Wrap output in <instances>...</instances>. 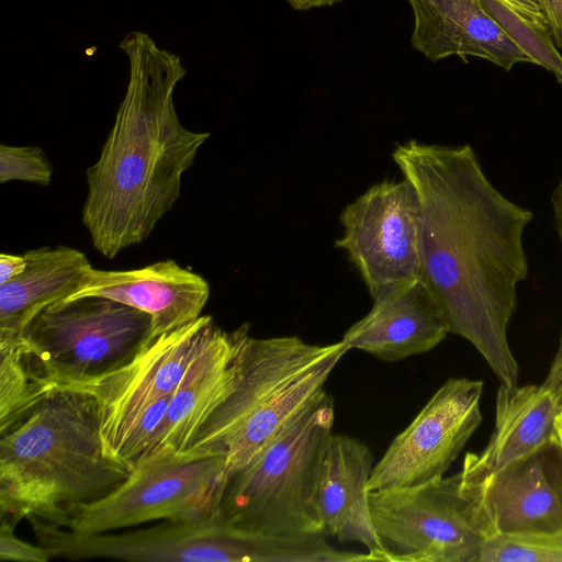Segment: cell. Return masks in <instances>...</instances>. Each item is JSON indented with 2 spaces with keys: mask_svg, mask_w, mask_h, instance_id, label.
Here are the masks:
<instances>
[{
  "mask_svg": "<svg viewBox=\"0 0 562 562\" xmlns=\"http://www.w3.org/2000/svg\"><path fill=\"white\" fill-rule=\"evenodd\" d=\"M554 224L562 244V180L552 195Z\"/></svg>",
  "mask_w": 562,
  "mask_h": 562,
  "instance_id": "cell-30",
  "label": "cell"
},
{
  "mask_svg": "<svg viewBox=\"0 0 562 562\" xmlns=\"http://www.w3.org/2000/svg\"><path fill=\"white\" fill-rule=\"evenodd\" d=\"M50 558L114 559L139 562H300L301 537L246 531L218 514L192 520H162L123 532L83 535L37 518L29 519Z\"/></svg>",
  "mask_w": 562,
  "mask_h": 562,
  "instance_id": "cell-6",
  "label": "cell"
},
{
  "mask_svg": "<svg viewBox=\"0 0 562 562\" xmlns=\"http://www.w3.org/2000/svg\"><path fill=\"white\" fill-rule=\"evenodd\" d=\"M495 404V425L486 447L480 453H467L459 472L465 486L479 485L555 439L559 400L543 384H501Z\"/></svg>",
  "mask_w": 562,
  "mask_h": 562,
  "instance_id": "cell-19",
  "label": "cell"
},
{
  "mask_svg": "<svg viewBox=\"0 0 562 562\" xmlns=\"http://www.w3.org/2000/svg\"><path fill=\"white\" fill-rule=\"evenodd\" d=\"M560 408L562 407V391L558 396Z\"/></svg>",
  "mask_w": 562,
  "mask_h": 562,
  "instance_id": "cell-33",
  "label": "cell"
},
{
  "mask_svg": "<svg viewBox=\"0 0 562 562\" xmlns=\"http://www.w3.org/2000/svg\"><path fill=\"white\" fill-rule=\"evenodd\" d=\"M150 333L147 313L110 299L86 296L49 305L23 336L57 386H70L127 362Z\"/></svg>",
  "mask_w": 562,
  "mask_h": 562,
  "instance_id": "cell-9",
  "label": "cell"
},
{
  "mask_svg": "<svg viewBox=\"0 0 562 562\" xmlns=\"http://www.w3.org/2000/svg\"><path fill=\"white\" fill-rule=\"evenodd\" d=\"M344 341L312 345L297 336L246 338L237 383L188 450L225 457L226 480L325 391Z\"/></svg>",
  "mask_w": 562,
  "mask_h": 562,
  "instance_id": "cell-4",
  "label": "cell"
},
{
  "mask_svg": "<svg viewBox=\"0 0 562 562\" xmlns=\"http://www.w3.org/2000/svg\"><path fill=\"white\" fill-rule=\"evenodd\" d=\"M20 520L0 515V559L16 562H47L52 559L40 544L33 546L15 536V526Z\"/></svg>",
  "mask_w": 562,
  "mask_h": 562,
  "instance_id": "cell-25",
  "label": "cell"
},
{
  "mask_svg": "<svg viewBox=\"0 0 562 562\" xmlns=\"http://www.w3.org/2000/svg\"><path fill=\"white\" fill-rule=\"evenodd\" d=\"M130 78L98 160L87 169L81 218L91 243L112 259L144 241L176 204L183 173L210 137L184 127L173 91L186 76L178 55L146 33L125 35Z\"/></svg>",
  "mask_w": 562,
  "mask_h": 562,
  "instance_id": "cell-2",
  "label": "cell"
},
{
  "mask_svg": "<svg viewBox=\"0 0 562 562\" xmlns=\"http://www.w3.org/2000/svg\"><path fill=\"white\" fill-rule=\"evenodd\" d=\"M53 166L38 146L0 145V183L9 181L48 186Z\"/></svg>",
  "mask_w": 562,
  "mask_h": 562,
  "instance_id": "cell-24",
  "label": "cell"
},
{
  "mask_svg": "<svg viewBox=\"0 0 562 562\" xmlns=\"http://www.w3.org/2000/svg\"><path fill=\"white\" fill-rule=\"evenodd\" d=\"M56 387L23 335L0 336V435L22 423Z\"/></svg>",
  "mask_w": 562,
  "mask_h": 562,
  "instance_id": "cell-21",
  "label": "cell"
},
{
  "mask_svg": "<svg viewBox=\"0 0 562 562\" xmlns=\"http://www.w3.org/2000/svg\"><path fill=\"white\" fill-rule=\"evenodd\" d=\"M373 467V456L364 443L331 434L323 451L314 494L324 532L339 541L362 543L370 561L379 551L367 487Z\"/></svg>",
  "mask_w": 562,
  "mask_h": 562,
  "instance_id": "cell-18",
  "label": "cell"
},
{
  "mask_svg": "<svg viewBox=\"0 0 562 562\" xmlns=\"http://www.w3.org/2000/svg\"><path fill=\"white\" fill-rule=\"evenodd\" d=\"M487 12L532 60L552 72L562 85V55L547 27L521 18L498 0H482Z\"/></svg>",
  "mask_w": 562,
  "mask_h": 562,
  "instance_id": "cell-22",
  "label": "cell"
},
{
  "mask_svg": "<svg viewBox=\"0 0 562 562\" xmlns=\"http://www.w3.org/2000/svg\"><path fill=\"white\" fill-rule=\"evenodd\" d=\"M23 255L24 272L0 284V336L23 335L43 310L71 296L92 268L82 251L67 246Z\"/></svg>",
  "mask_w": 562,
  "mask_h": 562,
  "instance_id": "cell-20",
  "label": "cell"
},
{
  "mask_svg": "<svg viewBox=\"0 0 562 562\" xmlns=\"http://www.w3.org/2000/svg\"><path fill=\"white\" fill-rule=\"evenodd\" d=\"M218 328L212 316L201 315L149 339L119 368L69 386L94 397L100 435L112 459L121 439L145 409L159 397L173 394Z\"/></svg>",
  "mask_w": 562,
  "mask_h": 562,
  "instance_id": "cell-11",
  "label": "cell"
},
{
  "mask_svg": "<svg viewBox=\"0 0 562 562\" xmlns=\"http://www.w3.org/2000/svg\"><path fill=\"white\" fill-rule=\"evenodd\" d=\"M448 334L439 306L418 279L373 299L369 313L346 330L341 341L349 350L398 361L430 351Z\"/></svg>",
  "mask_w": 562,
  "mask_h": 562,
  "instance_id": "cell-17",
  "label": "cell"
},
{
  "mask_svg": "<svg viewBox=\"0 0 562 562\" xmlns=\"http://www.w3.org/2000/svg\"><path fill=\"white\" fill-rule=\"evenodd\" d=\"M392 157L420 203V280L450 334L471 342L501 384L517 385L507 329L528 274L522 237L532 212L488 181L469 145L412 139Z\"/></svg>",
  "mask_w": 562,
  "mask_h": 562,
  "instance_id": "cell-1",
  "label": "cell"
},
{
  "mask_svg": "<svg viewBox=\"0 0 562 562\" xmlns=\"http://www.w3.org/2000/svg\"><path fill=\"white\" fill-rule=\"evenodd\" d=\"M413 47L431 61L449 56L485 59L509 71L532 60L487 12L482 0H408Z\"/></svg>",
  "mask_w": 562,
  "mask_h": 562,
  "instance_id": "cell-15",
  "label": "cell"
},
{
  "mask_svg": "<svg viewBox=\"0 0 562 562\" xmlns=\"http://www.w3.org/2000/svg\"><path fill=\"white\" fill-rule=\"evenodd\" d=\"M334 420V400L324 392L226 480L220 517L234 528L265 535H324L314 494Z\"/></svg>",
  "mask_w": 562,
  "mask_h": 562,
  "instance_id": "cell-5",
  "label": "cell"
},
{
  "mask_svg": "<svg viewBox=\"0 0 562 562\" xmlns=\"http://www.w3.org/2000/svg\"><path fill=\"white\" fill-rule=\"evenodd\" d=\"M86 296L110 299L147 313L153 339L200 317L210 285L202 276L165 259L130 270L92 267L80 288L65 300Z\"/></svg>",
  "mask_w": 562,
  "mask_h": 562,
  "instance_id": "cell-14",
  "label": "cell"
},
{
  "mask_svg": "<svg viewBox=\"0 0 562 562\" xmlns=\"http://www.w3.org/2000/svg\"><path fill=\"white\" fill-rule=\"evenodd\" d=\"M542 384L550 389L557 396H559L562 391V333L557 353L553 357L549 372Z\"/></svg>",
  "mask_w": 562,
  "mask_h": 562,
  "instance_id": "cell-29",
  "label": "cell"
},
{
  "mask_svg": "<svg viewBox=\"0 0 562 562\" xmlns=\"http://www.w3.org/2000/svg\"><path fill=\"white\" fill-rule=\"evenodd\" d=\"M342 249L372 300L420 279V203L412 183L371 186L340 213Z\"/></svg>",
  "mask_w": 562,
  "mask_h": 562,
  "instance_id": "cell-10",
  "label": "cell"
},
{
  "mask_svg": "<svg viewBox=\"0 0 562 562\" xmlns=\"http://www.w3.org/2000/svg\"><path fill=\"white\" fill-rule=\"evenodd\" d=\"M26 265L27 262L24 255L20 256L2 252L0 255V284L23 273Z\"/></svg>",
  "mask_w": 562,
  "mask_h": 562,
  "instance_id": "cell-28",
  "label": "cell"
},
{
  "mask_svg": "<svg viewBox=\"0 0 562 562\" xmlns=\"http://www.w3.org/2000/svg\"><path fill=\"white\" fill-rule=\"evenodd\" d=\"M554 430H555V439L562 446V407L558 412V415L555 418V424H554Z\"/></svg>",
  "mask_w": 562,
  "mask_h": 562,
  "instance_id": "cell-32",
  "label": "cell"
},
{
  "mask_svg": "<svg viewBox=\"0 0 562 562\" xmlns=\"http://www.w3.org/2000/svg\"><path fill=\"white\" fill-rule=\"evenodd\" d=\"M463 486L477 495L493 535L562 532V446L557 439L479 485Z\"/></svg>",
  "mask_w": 562,
  "mask_h": 562,
  "instance_id": "cell-13",
  "label": "cell"
},
{
  "mask_svg": "<svg viewBox=\"0 0 562 562\" xmlns=\"http://www.w3.org/2000/svg\"><path fill=\"white\" fill-rule=\"evenodd\" d=\"M294 10L306 11L310 9L333 5L342 0H285Z\"/></svg>",
  "mask_w": 562,
  "mask_h": 562,
  "instance_id": "cell-31",
  "label": "cell"
},
{
  "mask_svg": "<svg viewBox=\"0 0 562 562\" xmlns=\"http://www.w3.org/2000/svg\"><path fill=\"white\" fill-rule=\"evenodd\" d=\"M248 335V324L233 331L218 328L171 395L160 436L148 456L190 448L203 424L233 392Z\"/></svg>",
  "mask_w": 562,
  "mask_h": 562,
  "instance_id": "cell-16",
  "label": "cell"
},
{
  "mask_svg": "<svg viewBox=\"0 0 562 562\" xmlns=\"http://www.w3.org/2000/svg\"><path fill=\"white\" fill-rule=\"evenodd\" d=\"M504 5L519 14L521 18L529 20L539 26L547 27L544 15L541 11L539 0H498Z\"/></svg>",
  "mask_w": 562,
  "mask_h": 562,
  "instance_id": "cell-27",
  "label": "cell"
},
{
  "mask_svg": "<svg viewBox=\"0 0 562 562\" xmlns=\"http://www.w3.org/2000/svg\"><path fill=\"white\" fill-rule=\"evenodd\" d=\"M476 562H562V532L494 533Z\"/></svg>",
  "mask_w": 562,
  "mask_h": 562,
  "instance_id": "cell-23",
  "label": "cell"
},
{
  "mask_svg": "<svg viewBox=\"0 0 562 562\" xmlns=\"http://www.w3.org/2000/svg\"><path fill=\"white\" fill-rule=\"evenodd\" d=\"M225 482V457L221 453L187 450L151 454L112 492L72 507L67 528L92 535L155 520L212 516L217 514Z\"/></svg>",
  "mask_w": 562,
  "mask_h": 562,
  "instance_id": "cell-8",
  "label": "cell"
},
{
  "mask_svg": "<svg viewBox=\"0 0 562 562\" xmlns=\"http://www.w3.org/2000/svg\"><path fill=\"white\" fill-rule=\"evenodd\" d=\"M0 515L68 527L69 510L94 502L132 473L105 451L89 393L57 386L0 435Z\"/></svg>",
  "mask_w": 562,
  "mask_h": 562,
  "instance_id": "cell-3",
  "label": "cell"
},
{
  "mask_svg": "<svg viewBox=\"0 0 562 562\" xmlns=\"http://www.w3.org/2000/svg\"><path fill=\"white\" fill-rule=\"evenodd\" d=\"M554 45L562 48V0H539Z\"/></svg>",
  "mask_w": 562,
  "mask_h": 562,
  "instance_id": "cell-26",
  "label": "cell"
},
{
  "mask_svg": "<svg viewBox=\"0 0 562 562\" xmlns=\"http://www.w3.org/2000/svg\"><path fill=\"white\" fill-rule=\"evenodd\" d=\"M379 542L374 561L476 562L492 527L460 473L368 493Z\"/></svg>",
  "mask_w": 562,
  "mask_h": 562,
  "instance_id": "cell-7",
  "label": "cell"
},
{
  "mask_svg": "<svg viewBox=\"0 0 562 562\" xmlns=\"http://www.w3.org/2000/svg\"><path fill=\"white\" fill-rule=\"evenodd\" d=\"M483 387L481 380H447L373 467L368 492L443 477L482 422Z\"/></svg>",
  "mask_w": 562,
  "mask_h": 562,
  "instance_id": "cell-12",
  "label": "cell"
}]
</instances>
